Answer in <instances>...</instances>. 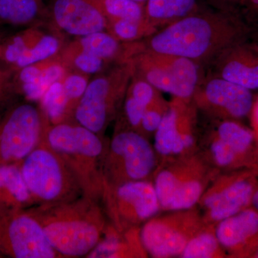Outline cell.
Masks as SVG:
<instances>
[{"mask_svg": "<svg viewBox=\"0 0 258 258\" xmlns=\"http://www.w3.org/2000/svg\"><path fill=\"white\" fill-rule=\"evenodd\" d=\"M240 29L228 15L197 11L139 41L142 50L184 57L200 63L235 45Z\"/></svg>", "mask_w": 258, "mask_h": 258, "instance_id": "1", "label": "cell"}, {"mask_svg": "<svg viewBox=\"0 0 258 258\" xmlns=\"http://www.w3.org/2000/svg\"><path fill=\"white\" fill-rule=\"evenodd\" d=\"M62 257H87L101 241L109 220L101 201L87 196L29 208Z\"/></svg>", "mask_w": 258, "mask_h": 258, "instance_id": "2", "label": "cell"}, {"mask_svg": "<svg viewBox=\"0 0 258 258\" xmlns=\"http://www.w3.org/2000/svg\"><path fill=\"white\" fill-rule=\"evenodd\" d=\"M44 137L69 165L83 195L101 202L102 161L106 145L103 137L75 120L49 123Z\"/></svg>", "mask_w": 258, "mask_h": 258, "instance_id": "3", "label": "cell"}, {"mask_svg": "<svg viewBox=\"0 0 258 258\" xmlns=\"http://www.w3.org/2000/svg\"><path fill=\"white\" fill-rule=\"evenodd\" d=\"M219 173L199 152L161 161L153 176V183L161 210L175 211L197 206Z\"/></svg>", "mask_w": 258, "mask_h": 258, "instance_id": "4", "label": "cell"}, {"mask_svg": "<svg viewBox=\"0 0 258 258\" xmlns=\"http://www.w3.org/2000/svg\"><path fill=\"white\" fill-rule=\"evenodd\" d=\"M20 169L36 205L71 201L83 195L74 173L45 137L20 163Z\"/></svg>", "mask_w": 258, "mask_h": 258, "instance_id": "5", "label": "cell"}, {"mask_svg": "<svg viewBox=\"0 0 258 258\" xmlns=\"http://www.w3.org/2000/svg\"><path fill=\"white\" fill-rule=\"evenodd\" d=\"M159 164L155 149L148 138L120 125L105 149L102 161L103 189L129 181L152 180Z\"/></svg>", "mask_w": 258, "mask_h": 258, "instance_id": "6", "label": "cell"}, {"mask_svg": "<svg viewBox=\"0 0 258 258\" xmlns=\"http://www.w3.org/2000/svg\"><path fill=\"white\" fill-rule=\"evenodd\" d=\"M134 75L133 64L127 61L91 80L75 109V121L103 137L123 105Z\"/></svg>", "mask_w": 258, "mask_h": 258, "instance_id": "7", "label": "cell"}, {"mask_svg": "<svg viewBox=\"0 0 258 258\" xmlns=\"http://www.w3.org/2000/svg\"><path fill=\"white\" fill-rule=\"evenodd\" d=\"M128 61L133 64L134 74L174 98L192 100L200 84L198 63L179 56L142 50L139 42Z\"/></svg>", "mask_w": 258, "mask_h": 258, "instance_id": "8", "label": "cell"}, {"mask_svg": "<svg viewBox=\"0 0 258 258\" xmlns=\"http://www.w3.org/2000/svg\"><path fill=\"white\" fill-rule=\"evenodd\" d=\"M49 124L40 106L11 103L0 111V166L20 164L40 144Z\"/></svg>", "mask_w": 258, "mask_h": 258, "instance_id": "9", "label": "cell"}, {"mask_svg": "<svg viewBox=\"0 0 258 258\" xmlns=\"http://www.w3.org/2000/svg\"><path fill=\"white\" fill-rule=\"evenodd\" d=\"M208 224L197 206L156 215L141 227V240L148 255L179 257L190 240Z\"/></svg>", "mask_w": 258, "mask_h": 258, "instance_id": "10", "label": "cell"}, {"mask_svg": "<svg viewBox=\"0 0 258 258\" xmlns=\"http://www.w3.org/2000/svg\"><path fill=\"white\" fill-rule=\"evenodd\" d=\"M254 169L220 172L214 178L198 204L205 223L216 225L251 206L258 186Z\"/></svg>", "mask_w": 258, "mask_h": 258, "instance_id": "11", "label": "cell"}, {"mask_svg": "<svg viewBox=\"0 0 258 258\" xmlns=\"http://www.w3.org/2000/svg\"><path fill=\"white\" fill-rule=\"evenodd\" d=\"M101 203L109 222L120 231L140 227L161 210L152 180L104 187Z\"/></svg>", "mask_w": 258, "mask_h": 258, "instance_id": "12", "label": "cell"}, {"mask_svg": "<svg viewBox=\"0 0 258 258\" xmlns=\"http://www.w3.org/2000/svg\"><path fill=\"white\" fill-rule=\"evenodd\" d=\"M0 252L13 258H62L29 209L0 210Z\"/></svg>", "mask_w": 258, "mask_h": 258, "instance_id": "13", "label": "cell"}, {"mask_svg": "<svg viewBox=\"0 0 258 258\" xmlns=\"http://www.w3.org/2000/svg\"><path fill=\"white\" fill-rule=\"evenodd\" d=\"M197 111L192 100L173 97L169 101L167 111L154 134V147L159 162L198 152Z\"/></svg>", "mask_w": 258, "mask_h": 258, "instance_id": "14", "label": "cell"}, {"mask_svg": "<svg viewBox=\"0 0 258 258\" xmlns=\"http://www.w3.org/2000/svg\"><path fill=\"white\" fill-rule=\"evenodd\" d=\"M255 134L237 120H218L203 142L204 158L219 172L247 165L253 149Z\"/></svg>", "mask_w": 258, "mask_h": 258, "instance_id": "15", "label": "cell"}, {"mask_svg": "<svg viewBox=\"0 0 258 258\" xmlns=\"http://www.w3.org/2000/svg\"><path fill=\"white\" fill-rule=\"evenodd\" d=\"M42 25L28 27L0 40V63L15 72L58 55L64 45L62 35L57 29L51 30Z\"/></svg>", "mask_w": 258, "mask_h": 258, "instance_id": "16", "label": "cell"}, {"mask_svg": "<svg viewBox=\"0 0 258 258\" xmlns=\"http://www.w3.org/2000/svg\"><path fill=\"white\" fill-rule=\"evenodd\" d=\"M192 101L198 110L218 120L242 119L250 114L254 103L251 91L220 76L200 83Z\"/></svg>", "mask_w": 258, "mask_h": 258, "instance_id": "17", "label": "cell"}, {"mask_svg": "<svg viewBox=\"0 0 258 258\" xmlns=\"http://www.w3.org/2000/svg\"><path fill=\"white\" fill-rule=\"evenodd\" d=\"M48 8L55 28L76 38L107 31L108 20L96 0H52Z\"/></svg>", "mask_w": 258, "mask_h": 258, "instance_id": "18", "label": "cell"}, {"mask_svg": "<svg viewBox=\"0 0 258 258\" xmlns=\"http://www.w3.org/2000/svg\"><path fill=\"white\" fill-rule=\"evenodd\" d=\"M215 233L227 257H247L258 240V212L252 206L215 225Z\"/></svg>", "mask_w": 258, "mask_h": 258, "instance_id": "19", "label": "cell"}, {"mask_svg": "<svg viewBox=\"0 0 258 258\" xmlns=\"http://www.w3.org/2000/svg\"><path fill=\"white\" fill-rule=\"evenodd\" d=\"M69 71L58 55L30 64L13 74L15 93L27 101L39 102L48 88L62 79Z\"/></svg>", "mask_w": 258, "mask_h": 258, "instance_id": "20", "label": "cell"}, {"mask_svg": "<svg viewBox=\"0 0 258 258\" xmlns=\"http://www.w3.org/2000/svg\"><path fill=\"white\" fill-rule=\"evenodd\" d=\"M218 76L247 88L258 89V55L234 45L217 57Z\"/></svg>", "mask_w": 258, "mask_h": 258, "instance_id": "21", "label": "cell"}, {"mask_svg": "<svg viewBox=\"0 0 258 258\" xmlns=\"http://www.w3.org/2000/svg\"><path fill=\"white\" fill-rule=\"evenodd\" d=\"M141 227L117 230L108 222L101 241L86 257H146L140 235Z\"/></svg>", "mask_w": 258, "mask_h": 258, "instance_id": "22", "label": "cell"}, {"mask_svg": "<svg viewBox=\"0 0 258 258\" xmlns=\"http://www.w3.org/2000/svg\"><path fill=\"white\" fill-rule=\"evenodd\" d=\"M35 205L20 164L0 166V210H24Z\"/></svg>", "mask_w": 258, "mask_h": 258, "instance_id": "23", "label": "cell"}, {"mask_svg": "<svg viewBox=\"0 0 258 258\" xmlns=\"http://www.w3.org/2000/svg\"><path fill=\"white\" fill-rule=\"evenodd\" d=\"M50 18L43 0H0V21L15 26H33Z\"/></svg>", "mask_w": 258, "mask_h": 258, "instance_id": "24", "label": "cell"}, {"mask_svg": "<svg viewBox=\"0 0 258 258\" xmlns=\"http://www.w3.org/2000/svg\"><path fill=\"white\" fill-rule=\"evenodd\" d=\"M80 47L111 63H124L131 55V43L118 41L108 31L90 34L75 39Z\"/></svg>", "mask_w": 258, "mask_h": 258, "instance_id": "25", "label": "cell"}, {"mask_svg": "<svg viewBox=\"0 0 258 258\" xmlns=\"http://www.w3.org/2000/svg\"><path fill=\"white\" fill-rule=\"evenodd\" d=\"M198 0H147L145 18L157 29L198 11Z\"/></svg>", "mask_w": 258, "mask_h": 258, "instance_id": "26", "label": "cell"}, {"mask_svg": "<svg viewBox=\"0 0 258 258\" xmlns=\"http://www.w3.org/2000/svg\"><path fill=\"white\" fill-rule=\"evenodd\" d=\"M39 103L40 109L50 124L74 120V111L70 104L61 80L48 88Z\"/></svg>", "mask_w": 258, "mask_h": 258, "instance_id": "27", "label": "cell"}, {"mask_svg": "<svg viewBox=\"0 0 258 258\" xmlns=\"http://www.w3.org/2000/svg\"><path fill=\"white\" fill-rule=\"evenodd\" d=\"M58 56L69 71L88 76L100 74L109 64L101 57L83 50L74 40L64 45Z\"/></svg>", "mask_w": 258, "mask_h": 258, "instance_id": "28", "label": "cell"}, {"mask_svg": "<svg viewBox=\"0 0 258 258\" xmlns=\"http://www.w3.org/2000/svg\"><path fill=\"white\" fill-rule=\"evenodd\" d=\"M227 254L215 233V225H206L190 240L179 257L223 258Z\"/></svg>", "mask_w": 258, "mask_h": 258, "instance_id": "29", "label": "cell"}, {"mask_svg": "<svg viewBox=\"0 0 258 258\" xmlns=\"http://www.w3.org/2000/svg\"><path fill=\"white\" fill-rule=\"evenodd\" d=\"M107 31L123 43L139 42L150 37L159 29L142 20H115L108 21Z\"/></svg>", "mask_w": 258, "mask_h": 258, "instance_id": "30", "label": "cell"}, {"mask_svg": "<svg viewBox=\"0 0 258 258\" xmlns=\"http://www.w3.org/2000/svg\"><path fill=\"white\" fill-rule=\"evenodd\" d=\"M108 21L142 20L145 18L144 5L134 0H96Z\"/></svg>", "mask_w": 258, "mask_h": 258, "instance_id": "31", "label": "cell"}, {"mask_svg": "<svg viewBox=\"0 0 258 258\" xmlns=\"http://www.w3.org/2000/svg\"><path fill=\"white\" fill-rule=\"evenodd\" d=\"M169 103L162 96L151 103L144 111L139 133L143 134L147 138L149 136L154 135L167 111Z\"/></svg>", "mask_w": 258, "mask_h": 258, "instance_id": "32", "label": "cell"}, {"mask_svg": "<svg viewBox=\"0 0 258 258\" xmlns=\"http://www.w3.org/2000/svg\"><path fill=\"white\" fill-rule=\"evenodd\" d=\"M90 76L69 71L61 79L64 91L70 104L75 111L78 103L86 91L90 81Z\"/></svg>", "mask_w": 258, "mask_h": 258, "instance_id": "33", "label": "cell"}, {"mask_svg": "<svg viewBox=\"0 0 258 258\" xmlns=\"http://www.w3.org/2000/svg\"><path fill=\"white\" fill-rule=\"evenodd\" d=\"M126 94L132 97L145 108L161 96L159 90L145 79L135 74L129 83Z\"/></svg>", "mask_w": 258, "mask_h": 258, "instance_id": "34", "label": "cell"}, {"mask_svg": "<svg viewBox=\"0 0 258 258\" xmlns=\"http://www.w3.org/2000/svg\"><path fill=\"white\" fill-rule=\"evenodd\" d=\"M13 74L14 72L0 63V111L13 103L12 98L16 95L13 86Z\"/></svg>", "mask_w": 258, "mask_h": 258, "instance_id": "35", "label": "cell"}, {"mask_svg": "<svg viewBox=\"0 0 258 258\" xmlns=\"http://www.w3.org/2000/svg\"><path fill=\"white\" fill-rule=\"evenodd\" d=\"M250 115L252 124L254 129L253 132L255 134L256 139L258 140V98L255 101H254Z\"/></svg>", "mask_w": 258, "mask_h": 258, "instance_id": "36", "label": "cell"}, {"mask_svg": "<svg viewBox=\"0 0 258 258\" xmlns=\"http://www.w3.org/2000/svg\"><path fill=\"white\" fill-rule=\"evenodd\" d=\"M247 257L258 258V240L249 251Z\"/></svg>", "mask_w": 258, "mask_h": 258, "instance_id": "37", "label": "cell"}, {"mask_svg": "<svg viewBox=\"0 0 258 258\" xmlns=\"http://www.w3.org/2000/svg\"><path fill=\"white\" fill-rule=\"evenodd\" d=\"M251 206L255 209L258 212V186L254 191L253 197H252V203Z\"/></svg>", "mask_w": 258, "mask_h": 258, "instance_id": "38", "label": "cell"}, {"mask_svg": "<svg viewBox=\"0 0 258 258\" xmlns=\"http://www.w3.org/2000/svg\"><path fill=\"white\" fill-rule=\"evenodd\" d=\"M215 1L220 5H229L235 4V3H237L239 0H215Z\"/></svg>", "mask_w": 258, "mask_h": 258, "instance_id": "39", "label": "cell"}, {"mask_svg": "<svg viewBox=\"0 0 258 258\" xmlns=\"http://www.w3.org/2000/svg\"><path fill=\"white\" fill-rule=\"evenodd\" d=\"M253 8L258 10V0H247Z\"/></svg>", "mask_w": 258, "mask_h": 258, "instance_id": "40", "label": "cell"}, {"mask_svg": "<svg viewBox=\"0 0 258 258\" xmlns=\"http://www.w3.org/2000/svg\"><path fill=\"white\" fill-rule=\"evenodd\" d=\"M134 1L137 2V3L145 5V3H147V0H134Z\"/></svg>", "mask_w": 258, "mask_h": 258, "instance_id": "41", "label": "cell"}, {"mask_svg": "<svg viewBox=\"0 0 258 258\" xmlns=\"http://www.w3.org/2000/svg\"><path fill=\"white\" fill-rule=\"evenodd\" d=\"M5 257L4 255H3V253H2L1 252H0V257Z\"/></svg>", "mask_w": 258, "mask_h": 258, "instance_id": "42", "label": "cell"}]
</instances>
